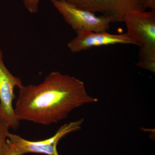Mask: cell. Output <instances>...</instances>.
<instances>
[{"instance_id":"cell-1","label":"cell","mask_w":155,"mask_h":155,"mask_svg":"<svg viewBox=\"0 0 155 155\" xmlns=\"http://www.w3.org/2000/svg\"><path fill=\"white\" fill-rule=\"evenodd\" d=\"M19 89L14 108L17 119L40 125L58 123L76 108L98 101L88 94L83 81L57 71L39 84Z\"/></svg>"},{"instance_id":"cell-2","label":"cell","mask_w":155,"mask_h":155,"mask_svg":"<svg viewBox=\"0 0 155 155\" xmlns=\"http://www.w3.org/2000/svg\"><path fill=\"white\" fill-rule=\"evenodd\" d=\"M124 22L126 33L140 48L137 66L155 72V11H135L127 14Z\"/></svg>"},{"instance_id":"cell-6","label":"cell","mask_w":155,"mask_h":155,"mask_svg":"<svg viewBox=\"0 0 155 155\" xmlns=\"http://www.w3.org/2000/svg\"><path fill=\"white\" fill-rule=\"evenodd\" d=\"M3 55L0 49V116L8 123L10 128L16 130L20 121L16 117L13 105L14 90L22 86V83L19 78L14 76L7 69Z\"/></svg>"},{"instance_id":"cell-4","label":"cell","mask_w":155,"mask_h":155,"mask_svg":"<svg viewBox=\"0 0 155 155\" xmlns=\"http://www.w3.org/2000/svg\"><path fill=\"white\" fill-rule=\"evenodd\" d=\"M83 122V119H80L65 124L51 137L39 141L27 140L20 136L10 133L8 136V144L18 155L29 153L59 155L57 150L59 141L68 134L80 130Z\"/></svg>"},{"instance_id":"cell-9","label":"cell","mask_w":155,"mask_h":155,"mask_svg":"<svg viewBox=\"0 0 155 155\" xmlns=\"http://www.w3.org/2000/svg\"><path fill=\"white\" fill-rule=\"evenodd\" d=\"M26 10L31 14L37 13L39 9L40 0H22Z\"/></svg>"},{"instance_id":"cell-5","label":"cell","mask_w":155,"mask_h":155,"mask_svg":"<svg viewBox=\"0 0 155 155\" xmlns=\"http://www.w3.org/2000/svg\"><path fill=\"white\" fill-rule=\"evenodd\" d=\"M65 22L76 33L83 31H107L111 22L103 16L78 8L65 0H50Z\"/></svg>"},{"instance_id":"cell-3","label":"cell","mask_w":155,"mask_h":155,"mask_svg":"<svg viewBox=\"0 0 155 155\" xmlns=\"http://www.w3.org/2000/svg\"><path fill=\"white\" fill-rule=\"evenodd\" d=\"M78 8L99 13L110 22H124L127 14L146 11L154 0H65Z\"/></svg>"},{"instance_id":"cell-10","label":"cell","mask_w":155,"mask_h":155,"mask_svg":"<svg viewBox=\"0 0 155 155\" xmlns=\"http://www.w3.org/2000/svg\"><path fill=\"white\" fill-rule=\"evenodd\" d=\"M7 155H18L17 153L12 149L8 144V151H7Z\"/></svg>"},{"instance_id":"cell-7","label":"cell","mask_w":155,"mask_h":155,"mask_svg":"<svg viewBox=\"0 0 155 155\" xmlns=\"http://www.w3.org/2000/svg\"><path fill=\"white\" fill-rule=\"evenodd\" d=\"M118 44L138 46L126 33L116 35L107 31H83L77 33V36L68 43L67 47L72 52L78 53L95 47Z\"/></svg>"},{"instance_id":"cell-8","label":"cell","mask_w":155,"mask_h":155,"mask_svg":"<svg viewBox=\"0 0 155 155\" xmlns=\"http://www.w3.org/2000/svg\"><path fill=\"white\" fill-rule=\"evenodd\" d=\"M10 128L8 123L0 116V155H7Z\"/></svg>"}]
</instances>
